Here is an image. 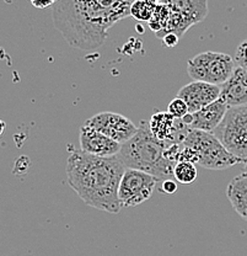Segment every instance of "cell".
<instances>
[{"mask_svg":"<svg viewBox=\"0 0 247 256\" xmlns=\"http://www.w3.org/2000/svg\"><path fill=\"white\" fill-rule=\"evenodd\" d=\"M135 0H58L53 5V22L70 46L97 50L105 44L108 30L131 16Z\"/></svg>","mask_w":247,"mask_h":256,"instance_id":"6da1fadb","label":"cell"},{"mask_svg":"<svg viewBox=\"0 0 247 256\" xmlns=\"http://www.w3.org/2000/svg\"><path fill=\"white\" fill-rule=\"evenodd\" d=\"M65 172L70 188L87 206L113 214L121 210L118 190L126 166L118 156L102 158L73 149Z\"/></svg>","mask_w":247,"mask_h":256,"instance_id":"7a4b0ae2","label":"cell"},{"mask_svg":"<svg viewBox=\"0 0 247 256\" xmlns=\"http://www.w3.org/2000/svg\"><path fill=\"white\" fill-rule=\"evenodd\" d=\"M170 142L158 140L151 133L149 124L143 121L139 130L128 142L122 144L118 158L126 169H137L156 176L160 181L174 178L172 162L165 156Z\"/></svg>","mask_w":247,"mask_h":256,"instance_id":"3957f363","label":"cell"},{"mask_svg":"<svg viewBox=\"0 0 247 256\" xmlns=\"http://www.w3.org/2000/svg\"><path fill=\"white\" fill-rule=\"evenodd\" d=\"M181 144L197 153V164L206 169L224 170L241 162L211 132L188 128Z\"/></svg>","mask_w":247,"mask_h":256,"instance_id":"277c9868","label":"cell"},{"mask_svg":"<svg viewBox=\"0 0 247 256\" xmlns=\"http://www.w3.org/2000/svg\"><path fill=\"white\" fill-rule=\"evenodd\" d=\"M213 134L241 162H247V105L229 108Z\"/></svg>","mask_w":247,"mask_h":256,"instance_id":"5b68a950","label":"cell"},{"mask_svg":"<svg viewBox=\"0 0 247 256\" xmlns=\"http://www.w3.org/2000/svg\"><path fill=\"white\" fill-rule=\"evenodd\" d=\"M235 69V60L229 54L212 50L199 53L187 63V72L191 79L219 86L233 76Z\"/></svg>","mask_w":247,"mask_h":256,"instance_id":"8992f818","label":"cell"},{"mask_svg":"<svg viewBox=\"0 0 247 256\" xmlns=\"http://www.w3.org/2000/svg\"><path fill=\"white\" fill-rule=\"evenodd\" d=\"M160 180L137 169H126L119 184L118 197L122 207H135L153 196Z\"/></svg>","mask_w":247,"mask_h":256,"instance_id":"52a82bcc","label":"cell"},{"mask_svg":"<svg viewBox=\"0 0 247 256\" xmlns=\"http://www.w3.org/2000/svg\"><path fill=\"white\" fill-rule=\"evenodd\" d=\"M85 124L96 128L101 133L121 144L128 142L139 130L131 120L115 112H100L90 117Z\"/></svg>","mask_w":247,"mask_h":256,"instance_id":"ba28073f","label":"cell"},{"mask_svg":"<svg viewBox=\"0 0 247 256\" xmlns=\"http://www.w3.org/2000/svg\"><path fill=\"white\" fill-rule=\"evenodd\" d=\"M79 140H80V149L82 152L91 156H102V158L117 156L122 148L121 143L116 142L115 140L101 133L96 128L87 126V124L81 127Z\"/></svg>","mask_w":247,"mask_h":256,"instance_id":"9c48e42d","label":"cell"},{"mask_svg":"<svg viewBox=\"0 0 247 256\" xmlns=\"http://www.w3.org/2000/svg\"><path fill=\"white\" fill-rule=\"evenodd\" d=\"M177 96L186 101L191 114H195L220 98V86L193 80L190 84L182 86Z\"/></svg>","mask_w":247,"mask_h":256,"instance_id":"30bf717a","label":"cell"},{"mask_svg":"<svg viewBox=\"0 0 247 256\" xmlns=\"http://www.w3.org/2000/svg\"><path fill=\"white\" fill-rule=\"evenodd\" d=\"M220 98L228 108L247 105V70L236 66L233 76L220 85Z\"/></svg>","mask_w":247,"mask_h":256,"instance_id":"8fae6325","label":"cell"},{"mask_svg":"<svg viewBox=\"0 0 247 256\" xmlns=\"http://www.w3.org/2000/svg\"><path fill=\"white\" fill-rule=\"evenodd\" d=\"M228 108H229L227 104L219 98L211 105L192 114V124L190 128L213 133L215 128L219 126L220 122L224 118Z\"/></svg>","mask_w":247,"mask_h":256,"instance_id":"7c38bea8","label":"cell"},{"mask_svg":"<svg viewBox=\"0 0 247 256\" xmlns=\"http://www.w3.org/2000/svg\"><path fill=\"white\" fill-rule=\"evenodd\" d=\"M159 2L167 5L172 12L183 15L195 25L208 15V0H159Z\"/></svg>","mask_w":247,"mask_h":256,"instance_id":"4fadbf2b","label":"cell"},{"mask_svg":"<svg viewBox=\"0 0 247 256\" xmlns=\"http://www.w3.org/2000/svg\"><path fill=\"white\" fill-rule=\"evenodd\" d=\"M231 206L247 222V172L235 176L227 188Z\"/></svg>","mask_w":247,"mask_h":256,"instance_id":"5bb4252c","label":"cell"},{"mask_svg":"<svg viewBox=\"0 0 247 256\" xmlns=\"http://www.w3.org/2000/svg\"><path fill=\"white\" fill-rule=\"evenodd\" d=\"M158 5L159 0H135L131 6V16L138 21H149Z\"/></svg>","mask_w":247,"mask_h":256,"instance_id":"9a60e30c","label":"cell"},{"mask_svg":"<svg viewBox=\"0 0 247 256\" xmlns=\"http://www.w3.org/2000/svg\"><path fill=\"white\" fill-rule=\"evenodd\" d=\"M170 18H171V9L167 5L159 2L155 12L151 16L150 20L148 21L149 28H150L151 31L155 32V34H159V32L164 31L166 28Z\"/></svg>","mask_w":247,"mask_h":256,"instance_id":"2e32d148","label":"cell"},{"mask_svg":"<svg viewBox=\"0 0 247 256\" xmlns=\"http://www.w3.org/2000/svg\"><path fill=\"white\" fill-rule=\"evenodd\" d=\"M198 176L197 168L196 164L191 162H179L174 168V178H176L179 182L185 184H192L193 181H196Z\"/></svg>","mask_w":247,"mask_h":256,"instance_id":"e0dca14e","label":"cell"},{"mask_svg":"<svg viewBox=\"0 0 247 256\" xmlns=\"http://www.w3.org/2000/svg\"><path fill=\"white\" fill-rule=\"evenodd\" d=\"M167 112L172 117H175V118H183L186 114H190V110H188V106L186 104V101L183 98H179V96H176L169 104V106H167Z\"/></svg>","mask_w":247,"mask_h":256,"instance_id":"ac0fdd59","label":"cell"},{"mask_svg":"<svg viewBox=\"0 0 247 256\" xmlns=\"http://www.w3.org/2000/svg\"><path fill=\"white\" fill-rule=\"evenodd\" d=\"M235 62L239 66L247 70V40H245L236 50Z\"/></svg>","mask_w":247,"mask_h":256,"instance_id":"d6986e66","label":"cell"},{"mask_svg":"<svg viewBox=\"0 0 247 256\" xmlns=\"http://www.w3.org/2000/svg\"><path fill=\"white\" fill-rule=\"evenodd\" d=\"M159 190L165 192V194H175V192L177 191V184L175 182L174 180H171V178H169V180H165L163 182L160 184V188H159Z\"/></svg>","mask_w":247,"mask_h":256,"instance_id":"ffe728a7","label":"cell"},{"mask_svg":"<svg viewBox=\"0 0 247 256\" xmlns=\"http://www.w3.org/2000/svg\"><path fill=\"white\" fill-rule=\"evenodd\" d=\"M30 2L37 9H46V8L53 6L58 0H30Z\"/></svg>","mask_w":247,"mask_h":256,"instance_id":"44dd1931","label":"cell"},{"mask_svg":"<svg viewBox=\"0 0 247 256\" xmlns=\"http://www.w3.org/2000/svg\"><path fill=\"white\" fill-rule=\"evenodd\" d=\"M179 41H180V37L177 36V34H166V36L163 38V42L165 46L167 47H175L179 44Z\"/></svg>","mask_w":247,"mask_h":256,"instance_id":"7402d4cb","label":"cell"},{"mask_svg":"<svg viewBox=\"0 0 247 256\" xmlns=\"http://www.w3.org/2000/svg\"><path fill=\"white\" fill-rule=\"evenodd\" d=\"M245 172H247V162H245Z\"/></svg>","mask_w":247,"mask_h":256,"instance_id":"603a6c76","label":"cell"}]
</instances>
